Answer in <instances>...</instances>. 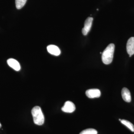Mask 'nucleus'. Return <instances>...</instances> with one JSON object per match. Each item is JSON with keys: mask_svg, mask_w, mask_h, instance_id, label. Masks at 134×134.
I'll return each instance as SVG.
<instances>
[{"mask_svg": "<svg viewBox=\"0 0 134 134\" xmlns=\"http://www.w3.org/2000/svg\"><path fill=\"white\" fill-rule=\"evenodd\" d=\"M1 127H2L1 124V123H0V128H1Z\"/></svg>", "mask_w": 134, "mask_h": 134, "instance_id": "obj_13", "label": "nucleus"}, {"mask_svg": "<svg viewBox=\"0 0 134 134\" xmlns=\"http://www.w3.org/2000/svg\"><path fill=\"white\" fill-rule=\"evenodd\" d=\"M27 0H15L16 7L18 9H21L25 5Z\"/></svg>", "mask_w": 134, "mask_h": 134, "instance_id": "obj_11", "label": "nucleus"}, {"mask_svg": "<svg viewBox=\"0 0 134 134\" xmlns=\"http://www.w3.org/2000/svg\"><path fill=\"white\" fill-rule=\"evenodd\" d=\"M121 122L126 126L131 131L134 132V126L131 122L125 120H121Z\"/></svg>", "mask_w": 134, "mask_h": 134, "instance_id": "obj_10", "label": "nucleus"}, {"mask_svg": "<svg viewBox=\"0 0 134 134\" xmlns=\"http://www.w3.org/2000/svg\"><path fill=\"white\" fill-rule=\"evenodd\" d=\"M93 18L92 17H88L85 20L84 26L82 30V32L84 36H86L91 29Z\"/></svg>", "mask_w": 134, "mask_h": 134, "instance_id": "obj_3", "label": "nucleus"}, {"mask_svg": "<svg viewBox=\"0 0 134 134\" xmlns=\"http://www.w3.org/2000/svg\"><path fill=\"white\" fill-rule=\"evenodd\" d=\"M100 91L98 89H92L88 90L86 92V95L90 98H97L100 97Z\"/></svg>", "mask_w": 134, "mask_h": 134, "instance_id": "obj_5", "label": "nucleus"}, {"mask_svg": "<svg viewBox=\"0 0 134 134\" xmlns=\"http://www.w3.org/2000/svg\"><path fill=\"white\" fill-rule=\"evenodd\" d=\"M127 51L129 55L134 54V37L130 38L128 40L126 46Z\"/></svg>", "mask_w": 134, "mask_h": 134, "instance_id": "obj_6", "label": "nucleus"}, {"mask_svg": "<svg viewBox=\"0 0 134 134\" xmlns=\"http://www.w3.org/2000/svg\"><path fill=\"white\" fill-rule=\"evenodd\" d=\"M75 109V106L74 103L71 101H67L65 102L62 110L65 113H72L74 111Z\"/></svg>", "mask_w": 134, "mask_h": 134, "instance_id": "obj_4", "label": "nucleus"}, {"mask_svg": "<svg viewBox=\"0 0 134 134\" xmlns=\"http://www.w3.org/2000/svg\"><path fill=\"white\" fill-rule=\"evenodd\" d=\"M97 131L93 129H88L83 130L79 134H97Z\"/></svg>", "mask_w": 134, "mask_h": 134, "instance_id": "obj_12", "label": "nucleus"}, {"mask_svg": "<svg viewBox=\"0 0 134 134\" xmlns=\"http://www.w3.org/2000/svg\"><path fill=\"white\" fill-rule=\"evenodd\" d=\"M8 65L13 69L17 71H19L21 69V66L19 63L14 59H8L7 61Z\"/></svg>", "mask_w": 134, "mask_h": 134, "instance_id": "obj_7", "label": "nucleus"}, {"mask_svg": "<svg viewBox=\"0 0 134 134\" xmlns=\"http://www.w3.org/2000/svg\"><path fill=\"white\" fill-rule=\"evenodd\" d=\"M121 95L123 100L127 103L131 101V96L129 90L126 88H122L121 91Z\"/></svg>", "mask_w": 134, "mask_h": 134, "instance_id": "obj_9", "label": "nucleus"}, {"mask_svg": "<svg viewBox=\"0 0 134 134\" xmlns=\"http://www.w3.org/2000/svg\"><path fill=\"white\" fill-rule=\"evenodd\" d=\"M115 49L114 44H110L105 49L102 54V61L105 65H109L113 61Z\"/></svg>", "mask_w": 134, "mask_h": 134, "instance_id": "obj_1", "label": "nucleus"}, {"mask_svg": "<svg viewBox=\"0 0 134 134\" xmlns=\"http://www.w3.org/2000/svg\"><path fill=\"white\" fill-rule=\"evenodd\" d=\"M48 52L51 54L58 56L60 54L61 52L59 48L57 46L54 45H50L47 47Z\"/></svg>", "mask_w": 134, "mask_h": 134, "instance_id": "obj_8", "label": "nucleus"}, {"mask_svg": "<svg viewBox=\"0 0 134 134\" xmlns=\"http://www.w3.org/2000/svg\"><path fill=\"white\" fill-rule=\"evenodd\" d=\"M31 114L33 117L34 122L36 125L41 126L44 122V116L41 108L36 106L32 108Z\"/></svg>", "mask_w": 134, "mask_h": 134, "instance_id": "obj_2", "label": "nucleus"}]
</instances>
